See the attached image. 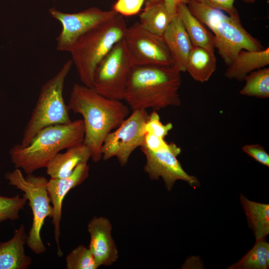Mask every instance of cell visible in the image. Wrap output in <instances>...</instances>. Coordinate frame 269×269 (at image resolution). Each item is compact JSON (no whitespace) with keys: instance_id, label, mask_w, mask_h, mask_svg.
Returning <instances> with one entry per match:
<instances>
[{"instance_id":"17","label":"cell","mask_w":269,"mask_h":269,"mask_svg":"<svg viewBox=\"0 0 269 269\" xmlns=\"http://www.w3.org/2000/svg\"><path fill=\"white\" fill-rule=\"evenodd\" d=\"M91 158L90 148L84 143L66 149L63 153H58L45 167L46 173L52 178L70 175L80 164L87 163Z\"/></svg>"},{"instance_id":"12","label":"cell","mask_w":269,"mask_h":269,"mask_svg":"<svg viewBox=\"0 0 269 269\" xmlns=\"http://www.w3.org/2000/svg\"><path fill=\"white\" fill-rule=\"evenodd\" d=\"M140 147L146 159L144 172L151 180H157L161 178L168 191L179 180L194 187L200 186L197 177L186 173L177 159L181 150L175 143H170L168 147L157 151H151L142 146Z\"/></svg>"},{"instance_id":"22","label":"cell","mask_w":269,"mask_h":269,"mask_svg":"<svg viewBox=\"0 0 269 269\" xmlns=\"http://www.w3.org/2000/svg\"><path fill=\"white\" fill-rule=\"evenodd\" d=\"M240 200L256 240L266 238L269 234V204L251 201L242 194Z\"/></svg>"},{"instance_id":"13","label":"cell","mask_w":269,"mask_h":269,"mask_svg":"<svg viewBox=\"0 0 269 269\" xmlns=\"http://www.w3.org/2000/svg\"><path fill=\"white\" fill-rule=\"evenodd\" d=\"M89 170L90 166L87 162L81 163L70 175L59 178H50L48 181L47 190L53 208L52 223L54 227V236L59 257L63 255L59 244V237L63 200L72 189L81 184L88 177Z\"/></svg>"},{"instance_id":"18","label":"cell","mask_w":269,"mask_h":269,"mask_svg":"<svg viewBox=\"0 0 269 269\" xmlns=\"http://www.w3.org/2000/svg\"><path fill=\"white\" fill-rule=\"evenodd\" d=\"M269 64V47L259 51L242 50L227 65L224 75L229 79L243 81L250 73Z\"/></svg>"},{"instance_id":"31","label":"cell","mask_w":269,"mask_h":269,"mask_svg":"<svg viewBox=\"0 0 269 269\" xmlns=\"http://www.w3.org/2000/svg\"><path fill=\"white\" fill-rule=\"evenodd\" d=\"M170 143L160 137L150 133H145L142 146L151 151H157L168 147Z\"/></svg>"},{"instance_id":"28","label":"cell","mask_w":269,"mask_h":269,"mask_svg":"<svg viewBox=\"0 0 269 269\" xmlns=\"http://www.w3.org/2000/svg\"><path fill=\"white\" fill-rule=\"evenodd\" d=\"M145 0H117L112 9L123 16H130L138 13Z\"/></svg>"},{"instance_id":"24","label":"cell","mask_w":269,"mask_h":269,"mask_svg":"<svg viewBox=\"0 0 269 269\" xmlns=\"http://www.w3.org/2000/svg\"><path fill=\"white\" fill-rule=\"evenodd\" d=\"M240 91L241 95L259 99L269 98V68H261L250 73Z\"/></svg>"},{"instance_id":"20","label":"cell","mask_w":269,"mask_h":269,"mask_svg":"<svg viewBox=\"0 0 269 269\" xmlns=\"http://www.w3.org/2000/svg\"><path fill=\"white\" fill-rule=\"evenodd\" d=\"M215 50L193 45L188 57L186 71L195 81L204 83L210 78L216 69Z\"/></svg>"},{"instance_id":"29","label":"cell","mask_w":269,"mask_h":269,"mask_svg":"<svg viewBox=\"0 0 269 269\" xmlns=\"http://www.w3.org/2000/svg\"><path fill=\"white\" fill-rule=\"evenodd\" d=\"M242 150L260 163L269 167V154L259 144L244 145Z\"/></svg>"},{"instance_id":"16","label":"cell","mask_w":269,"mask_h":269,"mask_svg":"<svg viewBox=\"0 0 269 269\" xmlns=\"http://www.w3.org/2000/svg\"><path fill=\"white\" fill-rule=\"evenodd\" d=\"M27 235L23 224L16 229L12 237L0 243V269H27L32 263L24 250Z\"/></svg>"},{"instance_id":"23","label":"cell","mask_w":269,"mask_h":269,"mask_svg":"<svg viewBox=\"0 0 269 269\" xmlns=\"http://www.w3.org/2000/svg\"><path fill=\"white\" fill-rule=\"evenodd\" d=\"M269 243L266 238L256 241L252 248L238 262L228 269H268L269 268Z\"/></svg>"},{"instance_id":"7","label":"cell","mask_w":269,"mask_h":269,"mask_svg":"<svg viewBox=\"0 0 269 269\" xmlns=\"http://www.w3.org/2000/svg\"><path fill=\"white\" fill-rule=\"evenodd\" d=\"M5 178L9 185L24 193L32 211V223L26 244L35 254L45 253L46 248L42 240L41 231L45 219L52 217L53 215V208L47 190L48 180L44 176H35L32 173L24 177L18 168L6 172Z\"/></svg>"},{"instance_id":"26","label":"cell","mask_w":269,"mask_h":269,"mask_svg":"<svg viewBox=\"0 0 269 269\" xmlns=\"http://www.w3.org/2000/svg\"><path fill=\"white\" fill-rule=\"evenodd\" d=\"M27 201L23 195L19 194L12 197L0 196V223L4 221L16 220L19 218V212L22 210Z\"/></svg>"},{"instance_id":"9","label":"cell","mask_w":269,"mask_h":269,"mask_svg":"<svg viewBox=\"0 0 269 269\" xmlns=\"http://www.w3.org/2000/svg\"><path fill=\"white\" fill-rule=\"evenodd\" d=\"M149 114L146 110H134L115 130L105 137L101 148L102 159L116 157L122 167L128 163L132 153L144 142V126Z\"/></svg>"},{"instance_id":"1","label":"cell","mask_w":269,"mask_h":269,"mask_svg":"<svg viewBox=\"0 0 269 269\" xmlns=\"http://www.w3.org/2000/svg\"><path fill=\"white\" fill-rule=\"evenodd\" d=\"M68 108L83 117L85 127L83 143L91 152V159H102L101 148L107 135L128 117L130 109L121 101L110 99L84 85H73Z\"/></svg>"},{"instance_id":"5","label":"cell","mask_w":269,"mask_h":269,"mask_svg":"<svg viewBox=\"0 0 269 269\" xmlns=\"http://www.w3.org/2000/svg\"><path fill=\"white\" fill-rule=\"evenodd\" d=\"M127 27L123 16L118 14L80 37L72 45L69 52L83 85L92 88L96 67L114 46L124 39Z\"/></svg>"},{"instance_id":"2","label":"cell","mask_w":269,"mask_h":269,"mask_svg":"<svg viewBox=\"0 0 269 269\" xmlns=\"http://www.w3.org/2000/svg\"><path fill=\"white\" fill-rule=\"evenodd\" d=\"M181 72L174 66L134 65L128 80L124 100L131 109L154 111L177 107Z\"/></svg>"},{"instance_id":"25","label":"cell","mask_w":269,"mask_h":269,"mask_svg":"<svg viewBox=\"0 0 269 269\" xmlns=\"http://www.w3.org/2000/svg\"><path fill=\"white\" fill-rule=\"evenodd\" d=\"M67 269H97L100 267L89 248L80 245L71 251L65 258Z\"/></svg>"},{"instance_id":"4","label":"cell","mask_w":269,"mask_h":269,"mask_svg":"<svg viewBox=\"0 0 269 269\" xmlns=\"http://www.w3.org/2000/svg\"><path fill=\"white\" fill-rule=\"evenodd\" d=\"M187 6L191 13L213 32L215 48L227 65L242 50L259 51L265 48L243 26L238 11L228 14L196 0H189Z\"/></svg>"},{"instance_id":"19","label":"cell","mask_w":269,"mask_h":269,"mask_svg":"<svg viewBox=\"0 0 269 269\" xmlns=\"http://www.w3.org/2000/svg\"><path fill=\"white\" fill-rule=\"evenodd\" d=\"M173 17L167 11L164 0H145L138 22L147 31L162 37Z\"/></svg>"},{"instance_id":"32","label":"cell","mask_w":269,"mask_h":269,"mask_svg":"<svg viewBox=\"0 0 269 269\" xmlns=\"http://www.w3.org/2000/svg\"><path fill=\"white\" fill-rule=\"evenodd\" d=\"M189 0H164L166 8L170 15H177L178 9L181 4H187Z\"/></svg>"},{"instance_id":"11","label":"cell","mask_w":269,"mask_h":269,"mask_svg":"<svg viewBox=\"0 0 269 269\" xmlns=\"http://www.w3.org/2000/svg\"><path fill=\"white\" fill-rule=\"evenodd\" d=\"M124 40L134 66H174L163 38L144 29L138 21L127 27Z\"/></svg>"},{"instance_id":"14","label":"cell","mask_w":269,"mask_h":269,"mask_svg":"<svg viewBox=\"0 0 269 269\" xmlns=\"http://www.w3.org/2000/svg\"><path fill=\"white\" fill-rule=\"evenodd\" d=\"M87 230L90 240L88 247L97 263L109 267L119 259V251L112 234L110 220L103 216H94L88 222Z\"/></svg>"},{"instance_id":"15","label":"cell","mask_w":269,"mask_h":269,"mask_svg":"<svg viewBox=\"0 0 269 269\" xmlns=\"http://www.w3.org/2000/svg\"><path fill=\"white\" fill-rule=\"evenodd\" d=\"M162 38L172 57L174 66L186 72L188 55L193 46L178 15L174 16Z\"/></svg>"},{"instance_id":"8","label":"cell","mask_w":269,"mask_h":269,"mask_svg":"<svg viewBox=\"0 0 269 269\" xmlns=\"http://www.w3.org/2000/svg\"><path fill=\"white\" fill-rule=\"evenodd\" d=\"M134 66L123 39L98 65L94 74L92 88L106 98L124 100L129 77Z\"/></svg>"},{"instance_id":"21","label":"cell","mask_w":269,"mask_h":269,"mask_svg":"<svg viewBox=\"0 0 269 269\" xmlns=\"http://www.w3.org/2000/svg\"><path fill=\"white\" fill-rule=\"evenodd\" d=\"M177 15L193 45L209 50H215L214 35L191 13L187 4H181L179 5Z\"/></svg>"},{"instance_id":"3","label":"cell","mask_w":269,"mask_h":269,"mask_svg":"<svg viewBox=\"0 0 269 269\" xmlns=\"http://www.w3.org/2000/svg\"><path fill=\"white\" fill-rule=\"evenodd\" d=\"M85 127L83 120L45 127L38 132L26 146L17 144L9 153L15 168L26 174L46 167L49 162L63 149L83 143Z\"/></svg>"},{"instance_id":"30","label":"cell","mask_w":269,"mask_h":269,"mask_svg":"<svg viewBox=\"0 0 269 269\" xmlns=\"http://www.w3.org/2000/svg\"><path fill=\"white\" fill-rule=\"evenodd\" d=\"M203 2L212 7L221 10L228 14L238 11L234 6L235 0H196ZM244 2L254 3L257 0H242Z\"/></svg>"},{"instance_id":"27","label":"cell","mask_w":269,"mask_h":269,"mask_svg":"<svg viewBox=\"0 0 269 269\" xmlns=\"http://www.w3.org/2000/svg\"><path fill=\"white\" fill-rule=\"evenodd\" d=\"M172 123L163 124L160 120L159 114L153 111L149 115L148 118L144 126V132L150 133L160 137L164 138L172 130Z\"/></svg>"},{"instance_id":"6","label":"cell","mask_w":269,"mask_h":269,"mask_svg":"<svg viewBox=\"0 0 269 269\" xmlns=\"http://www.w3.org/2000/svg\"><path fill=\"white\" fill-rule=\"evenodd\" d=\"M72 65L71 59L65 62L60 70L42 85L35 107L23 130L19 143L22 146L27 145L36 134L45 127L72 121L63 91L65 79Z\"/></svg>"},{"instance_id":"10","label":"cell","mask_w":269,"mask_h":269,"mask_svg":"<svg viewBox=\"0 0 269 269\" xmlns=\"http://www.w3.org/2000/svg\"><path fill=\"white\" fill-rule=\"evenodd\" d=\"M48 11L62 26L56 38V49L67 52L80 37L118 14L112 9L104 10L94 6L75 13L63 12L54 7Z\"/></svg>"}]
</instances>
